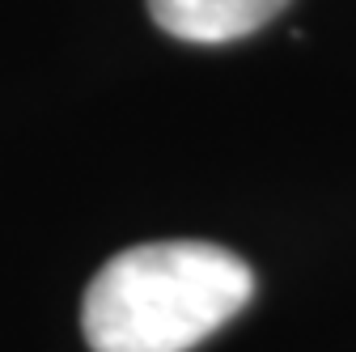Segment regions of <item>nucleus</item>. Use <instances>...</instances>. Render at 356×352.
I'll use <instances>...</instances> for the list:
<instances>
[{
  "label": "nucleus",
  "instance_id": "obj_1",
  "mask_svg": "<svg viewBox=\"0 0 356 352\" xmlns=\"http://www.w3.org/2000/svg\"><path fill=\"white\" fill-rule=\"evenodd\" d=\"M254 293L246 259L216 242H145L89 280L81 327L94 352H187Z\"/></svg>",
  "mask_w": 356,
  "mask_h": 352
},
{
  "label": "nucleus",
  "instance_id": "obj_2",
  "mask_svg": "<svg viewBox=\"0 0 356 352\" xmlns=\"http://www.w3.org/2000/svg\"><path fill=\"white\" fill-rule=\"evenodd\" d=\"M289 0H149V17L183 42H234L263 30Z\"/></svg>",
  "mask_w": 356,
  "mask_h": 352
}]
</instances>
